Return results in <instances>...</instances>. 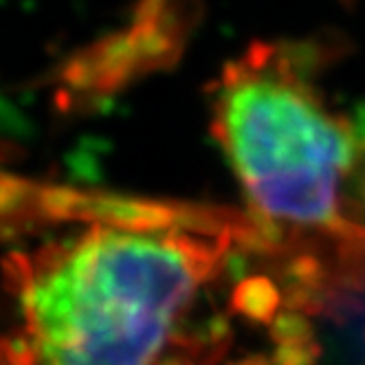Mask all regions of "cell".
<instances>
[{"label":"cell","mask_w":365,"mask_h":365,"mask_svg":"<svg viewBox=\"0 0 365 365\" xmlns=\"http://www.w3.org/2000/svg\"><path fill=\"white\" fill-rule=\"evenodd\" d=\"M267 240L245 212L130 205L9 262V365H163L220 324L202 299Z\"/></svg>","instance_id":"cell-1"},{"label":"cell","mask_w":365,"mask_h":365,"mask_svg":"<svg viewBox=\"0 0 365 365\" xmlns=\"http://www.w3.org/2000/svg\"><path fill=\"white\" fill-rule=\"evenodd\" d=\"M326 56L315 42H253L210 91L212 133L247 214L273 236L350 225L356 135L352 115L332 106L322 86Z\"/></svg>","instance_id":"cell-2"},{"label":"cell","mask_w":365,"mask_h":365,"mask_svg":"<svg viewBox=\"0 0 365 365\" xmlns=\"http://www.w3.org/2000/svg\"><path fill=\"white\" fill-rule=\"evenodd\" d=\"M225 332L212 334L194 344L187 350L176 352L172 359H168L163 365H273L262 356H247L240 361H225Z\"/></svg>","instance_id":"cell-3"},{"label":"cell","mask_w":365,"mask_h":365,"mask_svg":"<svg viewBox=\"0 0 365 365\" xmlns=\"http://www.w3.org/2000/svg\"><path fill=\"white\" fill-rule=\"evenodd\" d=\"M354 135H356V172L350 187L348 218L354 225L365 227V103L352 113Z\"/></svg>","instance_id":"cell-4"}]
</instances>
